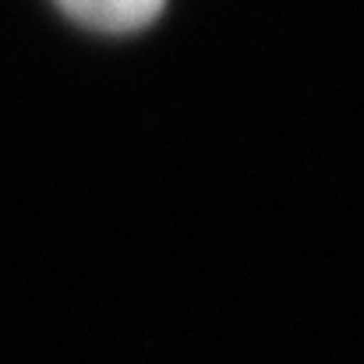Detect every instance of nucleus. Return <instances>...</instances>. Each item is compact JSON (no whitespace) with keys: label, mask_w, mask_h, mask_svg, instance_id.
<instances>
[{"label":"nucleus","mask_w":364,"mask_h":364,"mask_svg":"<svg viewBox=\"0 0 364 364\" xmlns=\"http://www.w3.org/2000/svg\"><path fill=\"white\" fill-rule=\"evenodd\" d=\"M60 7L82 25L103 32H131L156 18L163 0H60Z\"/></svg>","instance_id":"1"}]
</instances>
